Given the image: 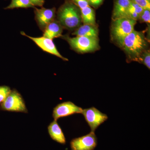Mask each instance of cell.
<instances>
[{
  "label": "cell",
  "instance_id": "20",
  "mask_svg": "<svg viewBox=\"0 0 150 150\" xmlns=\"http://www.w3.org/2000/svg\"><path fill=\"white\" fill-rule=\"evenodd\" d=\"M139 20L141 22L150 23V10L144 9L140 15Z\"/></svg>",
  "mask_w": 150,
  "mask_h": 150
},
{
  "label": "cell",
  "instance_id": "2",
  "mask_svg": "<svg viewBox=\"0 0 150 150\" xmlns=\"http://www.w3.org/2000/svg\"><path fill=\"white\" fill-rule=\"evenodd\" d=\"M57 19L62 27L67 29H76L82 22L81 9L72 0H67L57 12Z\"/></svg>",
  "mask_w": 150,
  "mask_h": 150
},
{
  "label": "cell",
  "instance_id": "11",
  "mask_svg": "<svg viewBox=\"0 0 150 150\" xmlns=\"http://www.w3.org/2000/svg\"><path fill=\"white\" fill-rule=\"evenodd\" d=\"M131 0H115L112 14V20L126 17Z\"/></svg>",
  "mask_w": 150,
  "mask_h": 150
},
{
  "label": "cell",
  "instance_id": "24",
  "mask_svg": "<svg viewBox=\"0 0 150 150\" xmlns=\"http://www.w3.org/2000/svg\"><path fill=\"white\" fill-rule=\"evenodd\" d=\"M34 6L42 7L44 4V0H30Z\"/></svg>",
  "mask_w": 150,
  "mask_h": 150
},
{
  "label": "cell",
  "instance_id": "9",
  "mask_svg": "<svg viewBox=\"0 0 150 150\" xmlns=\"http://www.w3.org/2000/svg\"><path fill=\"white\" fill-rule=\"evenodd\" d=\"M83 109L71 101L62 103L54 108L53 112V117L54 120L69 115L81 113Z\"/></svg>",
  "mask_w": 150,
  "mask_h": 150
},
{
  "label": "cell",
  "instance_id": "12",
  "mask_svg": "<svg viewBox=\"0 0 150 150\" xmlns=\"http://www.w3.org/2000/svg\"><path fill=\"white\" fill-rule=\"evenodd\" d=\"M48 134L52 139L61 144H66V137L57 121L54 120L51 122L48 126Z\"/></svg>",
  "mask_w": 150,
  "mask_h": 150
},
{
  "label": "cell",
  "instance_id": "10",
  "mask_svg": "<svg viewBox=\"0 0 150 150\" xmlns=\"http://www.w3.org/2000/svg\"><path fill=\"white\" fill-rule=\"evenodd\" d=\"M35 19L38 26L44 31L48 24L54 20L56 16V8H35Z\"/></svg>",
  "mask_w": 150,
  "mask_h": 150
},
{
  "label": "cell",
  "instance_id": "3",
  "mask_svg": "<svg viewBox=\"0 0 150 150\" xmlns=\"http://www.w3.org/2000/svg\"><path fill=\"white\" fill-rule=\"evenodd\" d=\"M137 21L124 17L112 20L111 28L112 38L120 44L123 38L134 30Z\"/></svg>",
  "mask_w": 150,
  "mask_h": 150
},
{
  "label": "cell",
  "instance_id": "22",
  "mask_svg": "<svg viewBox=\"0 0 150 150\" xmlns=\"http://www.w3.org/2000/svg\"><path fill=\"white\" fill-rule=\"evenodd\" d=\"M76 5L79 7L81 10L82 9L89 6L88 0H72Z\"/></svg>",
  "mask_w": 150,
  "mask_h": 150
},
{
  "label": "cell",
  "instance_id": "14",
  "mask_svg": "<svg viewBox=\"0 0 150 150\" xmlns=\"http://www.w3.org/2000/svg\"><path fill=\"white\" fill-rule=\"evenodd\" d=\"M73 34L76 36L98 38V30L96 25L83 24L77 28Z\"/></svg>",
  "mask_w": 150,
  "mask_h": 150
},
{
  "label": "cell",
  "instance_id": "8",
  "mask_svg": "<svg viewBox=\"0 0 150 150\" xmlns=\"http://www.w3.org/2000/svg\"><path fill=\"white\" fill-rule=\"evenodd\" d=\"M22 35L26 36L33 40L39 48L43 51L52 55H55L57 57L61 58L64 61H68V59L62 56L57 50L53 40L47 38L43 37H33L26 35L25 33L21 32Z\"/></svg>",
  "mask_w": 150,
  "mask_h": 150
},
{
  "label": "cell",
  "instance_id": "17",
  "mask_svg": "<svg viewBox=\"0 0 150 150\" xmlns=\"http://www.w3.org/2000/svg\"><path fill=\"white\" fill-rule=\"evenodd\" d=\"M30 0H11V4L5 8V9H12L15 8H34Z\"/></svg>",
  "mask_w": 150,
  "mask_h": 150
},
{
  "label": "cell",
  "instance_id": "23",
  "mask_svg": "<svg viewBox=\"0 0 150 150\" xmlns=\"http://www.w3.org/2000/svg\"><path fill=\"white\" fill-rule=\"evenodd\" d=\"M104 0H88L89 6L94 8H97L102 4Z\"/></svg>",
  "mask_w": 150,
  "mask_h": 150
},
{
  "label": "cell",
  "instance_id": "7",
  "mask_svg": "<svg viewBox=\"0 0 150 150\" xmlns=\"http://www.w3.org/2000/svg\"><path fill=\"white\" fill-rule=\"evenodd\" d=\"M97 138L94 132L73 139L70 142L71 150H94L97 146Z\"/></svg>",
  "mask_w": 150,
  "mask_h": 150
},
{
  "label": "cell",
  "instance_id": "4",
  "mask_svg": "<svg viewBox=\"0 0 150 150\" xmlns=\"http://www.w3.org/2000/svg\"><path fill=\"white\" fill-rule=\"evenodd\" d=\"M66 39L71 48L79 53L93 52L98 50L99 47L98 38L76 36L67 37Z\"/></svg>",
  "mask_w": 150,
  "mask_h": 150
},
{
  "label": "cell",
  "instance_id": "21",
  "mask_svg": "<svg viewBox=\"0 0 150 150\" xmlns=\"http://www.w3.org/2000/svg\"><path fill=\"white\" fill-rule=\"evenodd\" d=\"M144 9L150 10V0H131Z\"/></svg>",
  "mask_w": 150,
  "mask_h": 150
},
{
  "label": "cell",
  "instance_id": "16",
  "mask_svg": "<svg viewBox=\"0 0 150 150\" xmlns=\"http://www.w3.org/2000/svg\"><path fill=\"white\" fill-rule=\"evenodd\" d=\"M143 10L144 9L131 1L127 12L126 18L132 19L135 21L138 20Z\"/></svg>",
  "mask_w": 150,
  "mask_h": 150
},
{
  "label": "cell",
  "instance_id": "25",
  "mask_svg": "<svg viewBox=\"0 0 150 150\" xmlns=\"http://www.w3.org/2000/svg\"></svg>",
  "mask_w": 150,
  "mask_h": 150
},
{
  "label": "cell",
  "instance_id": "1",
  "mask_svg": "<svg viewBox=\"0 0 150 150\" xmlns=\"http://www.w3.org/2000/svg\"><path fill=\"white\" fill-rule=\"evenodd\" d=\"M119 45L126 52L129 60L140 63L142 55L148 46L144 33L135 30L124 38Z\"/></svg>",
  "mask_w": 150,
  "mask_h": 150
},
{
  "label": "cell",
  "instance_id": "13",
  "mask_svg": "<svg viewBox=\"0 0 150 150\" xmlns=\"http://www.w3.org/2000/svg\"><path fill=\"white\" fill-rule=\"evenodd\" d=\"M63 28L58 21L54 20L44 29L43 36L52 40L54 38L62 36Z\"/></svg>",
  "mask_w": 150,
  "mask_h": 150
},
{
  "label": "cell",
  "instance_id": "19",
  "mask_svg": "<svg viewBox=\"0 0 150 150\" xmlns=\"http://www.w3.org/2000/svg\"><path fill=\"white\" fill-rule=\"evenodd\" d=\"M142 64L145 65L149 69H150V50H146L143 53L141 58Z\"/></svg>",
  "mask_w": 150,
  "mask_h": 150
},
{
  "label": "cell",
  "instance_id": "5",
  "mask_svg": "<svg viewBox=\"0 0 150 150\" xmlns=\"http://www.w3.org/2000/svg\"><path fill=\"white\" fill-rule=\"evenodd\" d=\"M0 109L11 112H28L24 100L16 89L11 91L5 100L1 104Z\"/></svg>",
  "mask_w": 150,
  "mask_h": 150
},
{
  "label": "cell",
  "instance_id": "15",
  "mask_svg": "<svg viewBox=\"0 0 150 150\" xmlns=\"http://www.w3.org/2000/svg\"><path fill=\"white\" fill-rule=\"evenodd\" d=\"M82 21L83 24L96 25L94 10L90 6L81 10Z\"/></svg>",
  "mask_w": 150,
  "mask_h": 150
},
{
  "label": "cell",
  "instance_id": "18",
  "mask_svg": "<svg viewBox=\"0 0 150 150\" xmlns=\"http://www.w3.org/2000/svg\"><path fill=\"white\" fill-rule=\"evenodd\" d=\"M11 91L8 86H0V105L5 100Z\"/></svg>",
  "mask_w": 150,
  "mask_h": 150
},
{
  "label": "cell",
  "instance_id": "6",
  "mask_svg": "<svg viewBox=\"0 0 150 150\" xmlns=\"http://www.w3.org/2000/svg\"><path fill=\"white\" fill-rule=\"evenodd\" d=\"M81 114L90 127L92 132H95L102 123L107 121L108 116L94 107L83 109Z\"/></svg>",
  "mask_w": 150,
  "mask_h": 150
}]
</instances>
